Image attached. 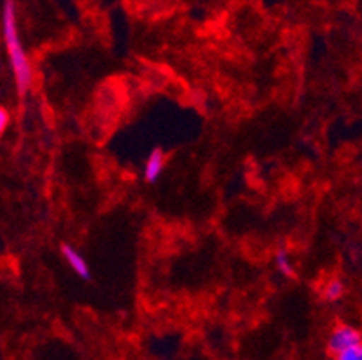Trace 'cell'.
<instances>
[{
  "mask_svg": "<svg viewBox=\"0 0 362 360\" xmlns=\"http://www.w3.org/2000/svg\"><path fill=\"white\" fill-rule=\"evenodd\" d=\"M2 36H4L13 76H15L16 91L21 95H25V92L33 85V67L28 52L22 45L21 33H18L15 0H4V4H2Z\"/></svg>",
  "mask_w": 362,
  "mask_h": 360,
  "instance_id": "1",
  "label": "cell"
},
{
  "mask_svg": "<svg viewBox=\"0 0 362 360\" xmlns=\"http://www.w3.org/2000/svg\"><path fill=\"white\" fill-rule=\"evenodd\" d=\"M362 344V333L350 325H339L332 330L328 337V352L332 355L346 352V349L357 348Z\"/></svg>",
  "mask_w": 362,
  "mask_h": 360,
  "instance_id": "2",
  "label": "cell"
},
{
  "mask_svg": "<svg viewBox=\"0 0 362 360\" xmlns=\"http://www.w3.org/2000/svg\"><path fill=\"white\" fill-rule=\"evenodd\" d=\"M60 252H62L64 260L67 262V265L71 267V270L76 274V276L81 277V279H85V281H90V279H92L90 267H88L87 260H85L83 254H81L80 250L74 249L71 243H64V245L60 247Z\"/></svg>",
  "mask_w": 362,
  "mask_h": 360,
  "instance_id": "3",
  "label": "cell"
},
{
  "mask_svg": "<svg viewBox=\"0 0 362 360\" xmlns=\"http://www.w3.org/2000/svg\"><path fill=\"white\" fill-rule=\"evenodd\" d=\"M164 168H166V155L160 148H156V150H151L150 157L146 158V164H144V180L148 184L157 182L163 175Z\"/></svg>",
  "mask_w": 362,
  "mask_h": 360,
  "instance_id": "4",
  "label": "cell"
},
{
  "mask_svg": "<svg viewBox=\"0 0 362 360\" xmlns=\"http://www.w3.org/2000/svg\"><path fill=\"white\" fill-rule=\"evenodd\" d=\"M344 283L341 279H330L327 281L325 289H322V299L328 303H337L344 296Z\"/></svg>",
  "mask_w": 362,
  "mask_h": 360,
  "instance_id": "5",
  "label": "cell"
},
{
  "mask_svg": "<svg viewBox=\"0 0 362 360\" xmlns=\"http://www.w3.org/2000/svg\"><path fill=\"white\" fill-rule=\"evenodd\" d=\"M274 263H276V267H278V270L283 274V276H287V277H294L296 276L294 265H292V262H291V256H288V252L285 249H279L278 252H276Z\"/></svg>",
  "mask_w": 362,
  "mask_h": 360,
  "instance_id": "6",
  "label": "cell"
},
{
  "mask_svg": "<svg viewBox=\"0 0 362 360\" xmlns=\"http://www.w3.org/2000/svg\"><path fill=\"white\" fill-rule=\"evenodd\" d=\"M335 360H362V344L335 355Z\"/></svg>",
  "mask_w": 362,
  "mask_h": 360,
  "instance_id": "7",
  "label": "cell"
},
{
  "mask_svg": "<svg viewBox=\"0 0 362 360\" xmlns=\"http://www.w3.org/2000/svg\"><path fill=\"white\" fill-rule=\"evenodd\" d=\"M11 123V114L8 112V108H0V132H6V128Z\"/></svg>",
  "mask_w": 362,
  "mask_h": 360,
  "instance_id": "8",
  "label": "cell"
}]
</instances>
